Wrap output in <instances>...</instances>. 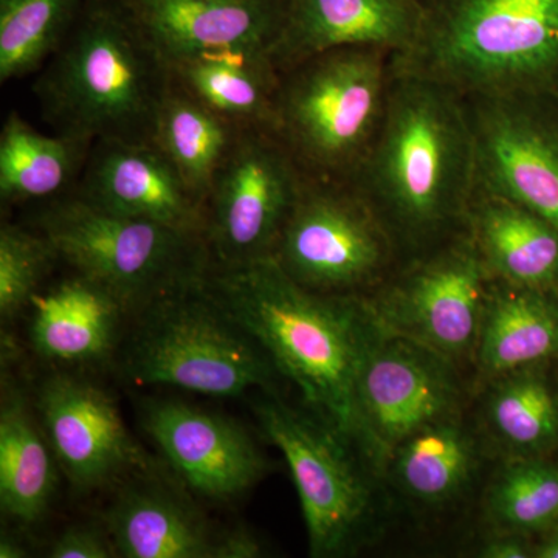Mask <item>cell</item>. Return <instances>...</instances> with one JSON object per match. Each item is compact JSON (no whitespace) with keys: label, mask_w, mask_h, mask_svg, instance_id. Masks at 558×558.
Wrapping results in <instances>:
<instances>
[{"label":"cell","mask_w":558,"mask_h":558,"mask_svg":"<svg viewBox=\"0 0 558 558\" xmlns=\"http://www.w3.org/2000/svg\"><path fill=\"white\" fill-rule=\"evenodd\" d=\"M469 411L439 418L395 447L380 480L410 508L440 512L472 494L488 457Z\"/></svg>","instance_id":"d6986e66"},{"label":"cell","mask_w":558,"mask_h":558,"mask_svg":"<svg viewBox=\"0 0 558 558\" xmlns=\"http://www.w3.org/2000/svg\"><path fill=\"white\" fill-rule=\"evenodd\" d=\"M472 405L492 458L558 457V363L495 377L475 389Z\"/></svg>","instance_id":"ffe728a7"},{"label":"cell","mask_w":558,"mask_h":558,"mask_svg":"<svg viewBox=\"0 0 558 558\" xmlns=\"http://www.w3.org/2000/svg\"><path fill=\"white\" fill-rule=\"evenodd\" d=\"M481 558H534V538L513 532H486L478 548Z\"/></svg>","instance_id":"d6a6232c"},{"label":"cell","mask_w":558,"mask_h":558,"mask_svg":"<svg viewBox=\"0 0 558 558\" xmlns=\"http://www.w3.org/2000/svg\"><path fill=\"white\" fill-rule=\"evenodd\" d=\"M484 487L487 532L537 537L558 523V457L498 459Z\"/></svg>","instance_id":"f1b7e54d"},{"label":"cell","mask_w":558,"mask_h":558,"mask_svg":"<svg viewBox=\"0 0 558 558\" xmlns=\"http://www.w3.org/2000/svg\"><path fill=\"white\" fill-rule=\"evenodd\" d=\"M395 54L373 47L325 51L281 73L277 132L306 178L351 182L379 134Z\"/></svg>","instance_id":"5b68a950"},{"label":"cell","mask_w":558,"mask_h":558,"mask_svg":"<svg viewBox=\"0 0 558 558\" xmlns=\"http://www.w3.org/2000/svg\"><path fill=\"white\" fill-rule=\"evenodd\" d=\"M263 556L258 539L247 531H236L218 537L215 558H253Z\"/></svg>","instance_id":"836d02e7"},{"label":"cell","mask_w":558,"mask_h":558,"mask_svg":"<svg viewBox=\"0 0 558 558\" xmlns=\"http://www.w3.org/2000/svg\"><path fill=\"white\" fill-rule=\"evenodd\" d=\"M548 363H558V293L494 281L473 363L472 395L510 371Z\"/></svg>","instance_id":"603a6c76"},{"label":"cell","mask_w":558,"mask_h":558,"mask_svg":"<svg viewBox=\"0 0 558 558\" xmlns=\"http://www.w3.org/2000/svg\"><path fill=\"white\" fill-rule=\"evenodd\" d=\"M468 226L494 281L558 293V231L545 219L476 186Z\"/></svg>","instance_id":"44dd1931"},{"label":"cell","mask_w":558,"mask_h":558,"mask_svg":"<svg viewBox=\"0 0 558 558\" xmlns=\"http://www.w3.org/2000/svg\"><path fill=\"white\" fill-rule=\"evenodd\" d=\"M54 470L49 449L20 391L5 395L0 411V506L24 524L49 508Z\"/></svg>","instance_id":"83f0119b"},{"label":"cell","mask_w":558,"mask_h":558,"mask_svg":"<svg viewBox=\"0 0 558 558\" xmlns=\"http://www.w3.org/2000/svg\"><path fill=\"white\" fill-rule=\"evenodd\" d=\"M86 0H0V81L24 78L60 49Z\"/></svg>","instance_id":"f546056e"},{"label":"cell","mask_w":558,"mask_h":558,"mask_svg":"<svg viewBox=\"0 0 558 558\" xmlns=\"http://www.w3.org/2000/svg\"><path fill=\"white\" fill-rule=\"evenodd\" d=\"M424 14V0H290L270 49L271 62L284 73L347 47H373L400 57L416 43Z\"/></svg>","instance_id":"e0dca14e"},{"label":"cell","mask_w":558,"mask_h":558,"mask_svg":"<svg viewBox=\"0 0 558 558\" xmlns=\"http://www.w3.org/2000/svg\"><path fill=\"white\" fill-rule=\"evenodd\" d=\"M468 100L476 186L508 197L558 231V95Z\"/></svg>","instance_id":"4fadbf2b"},{"label":"cell","mask_w":558,"mask_h":558,"mask_svg":"<svg viewBox=\"0 0 558 558\" xmlns=\"http://www.w3.org/2000/svg\"><path fill=\"white\" fill-rule=\"evenodd\" d=\"M534 558H558V523L534 537Z\"/></svg>","instance_id":"e575fe53"},{"label":"cell","mask_w":558,"mask_h":558,"mask_svg":"<svg viewBox=\"0 0 558 558\" xmlns=\"http://www.w3.org/2000/svg\"><path fill=\"white\" fill-rule=\"evenodd\" d=\"M416 43L395 72L464 98L558 95V0H424Z\"/></svg>","instance_id":"277c9868"},{"label":"cell","mask_w":558,"mask_h":558,"mask_svg":"<svg viewBox=\"0 0 558 558\" xmlns=\"http://www.w3.org/2000/svg\"><path fill=\"white\" fill-rule=\"evenodd\" d=\"M256 411L292 473L311 556L343 557L368 545L380 531L385 486L354 442L314 411L274 396Z\"/></svg>","instance_id":"52a82bcc"},{"label":"cell","mask_w":558,"mask_h":558,"mask_svg":"<svg viewBox=\"0 0 558 558\" xmlns=\"http://www.w3.org/2000/svg\"><path fill=\"white\" fill-rule=\"evenodd\" d=\"M168 86L163 62L119 0H86L35 94L57 134L94 146L100 140L150 142Z\"/></svg>","instance_id":"3957f363"},{"label":"cell","mask_w":558,"mask_h":558,"mask_svg":"<svg viewBox=\"0 0 558 558\" xmlns=\"http://www.w3.org/2000/svg\"><path fill=\"white\" fill-rule=\"evenodd\" d=\"M240 126L172 84L161 98L150 142L167 157L197 201H207Z\"/></svg>","instance_id":"484cf974"},{"label":"cell","mask_w":558,"mask_h":558,"mask_svg":"<svg viewBox=\"0 0 558 558\" xmlns=\"http://www.w3.org/2000/svg\"><path fill=\"white\" fill-rule=\"evenodd\" d=\"M119 2L165 69L209 51L258 50L270 54L290 5V0Z\"/></svg>","instance_id":"9a60e30c"},{"label":"cell","mask_w":558,"mask_h":558,"mask_svg":"<svg viewBox=\"0 0 558 558\" xmlns=\"http://www.w3.org/2000/svg\"><path fill=\"white\" fill-rule=\"evenodd\" d=\"M167 70L172 84L236 126L275 131L281 72L267 51H209Z\"/></svg>","instance_id":"cb8c5ba5"},{"label":"cell","mask_w":558,"mask_h":558,"mask_svg":"<svg viewBox=\"0 0 558 558\" xmlns=\"http://www.w3.org/2000/svg\"><path fill=\"white\" fill-rule=\"evenodd\" d=\"M92 145L68 135H46L11 112L0 134L3 204L53 199L68 189Z\"/></svg>","instance_id":"4316f807"},{"label":"cell","mask_w":558,"mask_h":558,"mask_svg":"<svg viewBox=\"0 0 558 558\" xmlns=\"http://www.w3.org/2000/svg\"><path fill=\"white\" fill-rule=\"evenodd\" d=\"M39 411L58 464L80 492L148 470V458L128 433L116 402L97 385L54 374L40 388Z\"/></svg>","instance_id":"5bb4252c"},{"label":"cell","mask_w":558,"mask_h":558,"mask_svg":"<svg viewBox=\"0 0 558 558\" xmlns=\"http://www.w3.org/2000/svg\"><path fill=\"white\" fill-rule=\"evenodd\" d=\"M106 526L117 554L126 558H215L207 521L174 492L132 484L113 501Z\"/></svg>","instance_id":"d4e9b609"},{"label":"cell","mask_w":558,"mask_h":558,"mask_svg":"<svg viewBox=\"0 0 558 558\" xmlns=\"http://www.w3.org/2000/svg\"><path fill=\"white\" fill-rule=\"evenodd\" d=\"M60 259L44 233H33L13 223L0 229V314L13 318L31 306L40 281Z\"/></svg>","instance_id":"4dcf8cb0"},{"label":"cell","mask_w":558,"mask_h":558,"mask_svg":"<svg viewBox=\"0 0 558 558\" xmlns=\"http://www.w3.org/2000/svg\"><path fill=\"white\" fill-rule=\"evenodd\" d=\"M472 398L468 373L374 319L355 381V446L380 478L385 459L400 440L464 413Z\"/></svg>","instance_id":"8fae6325"},{"label":"cell","mask_w":558,"mask_h":558,"mask_svg":"<svg viewBox=\"0 0 558 558\" xmlns=\"http://www.w3.org/2000/svg\"><path fill=\"white\" fill-rule=\"evenodd\" d=\"M53 558H110L117 556L109 532L94 524H73L54 539L50 549Z\"/></svg>","instance_id":"1f68e13d"},{"label":"cell","mask_w":558,"mask_h":558,"mask_svg":"<svg viewBox=\"0 0 558 558\" xmlns=\"http://www.w3.org/2000/svg\"><path fill=\"white\" fill-rule=\"evenodd\" d=\"M201 279L146 307L128 359L132 380L213 398L274 387L269 355L205 292Z\"/></svg>","instance_id":"ba28073f"},{"label":"cell","mask_w":558,"mask_h":558,"mask_svg":"<svg viewBox=\"0 0 558 558\" xmlns=\"http://www.w3.org/2000/svg\"><path fill=\"white\" fill-rule=\"evenodd\" d=\"M492 284L468 226L363 299L381 328L433 349L472 380Z\"/></svg>","instance_id":"30bf717a"},{"label":"cell","mask_w":558,"mask_h":558,"mask_svg":"<svg viewBox=\"0 0 558 558\" xmlns=\"http://www.w3.org/2000/svg\"><path fill=\"white\" fill-rule=\"evenodd\" d=\"M90 153L80 196L205 240L204 205L153 142L100 140Z\"/></svg>","instance_id":"ac0fdd59"},{"label":"cell","mask_w":558,"mask_h":558,"mask_svg":"<svg viewBox=\"0 0 558 558\" xmlns=\"http://www.w3.org/2000/svg\"><path fill=\"white\" fill-rule=\"evenodd\" d=\"M202 286L300 388L307 409L355 446V381L374 325L365 299L312 292L274 258L215 267Z\"/></svg>","instance_id":"7a4b0ae2"},{"label":"cell","mask_w":558,"mask_h":558,"mask_svg":"<svg viewBox=\"0 0 558 558\" xmlns=\"http://www.w3.org/2000/svg\"><path fill=\"white\" fill-rule=\"evenodd\" d=\"M306 175L277 132L240 128L205 201L216 269L270 258Z\"/></svg>","instance_id":"7c38bea8"},{"label":"cell","mask_w":558,"mask_h":558,"mask_svg":"<svg viewBox=\"0 0 558 558\" xmlns=\"http://www.w3.org/2000/svg\"><path fill=\"white\" fill-rule=\"evenodd\" d=\"M25 556L27 554L22 548L20 539L9 537V535L0 539V558H20Z\"/></svg>","instance_id":"d590c367"},{"label":"cell","mask_w":558,"mask_h":558,"mask_svg":"<svg viewBox=\"0 0 558 558\" xmlns=\"http://www.w3.org/2000/svg\"><path fill=\"white\" fill-rule=\"evenodd\" d=\"M145 427L180 480L204 497H238L266 473L258 447L231 418L156 400L146 407Z\"/></svg>","instance_id":"2e32d148"},{"label":"cell","mask_w":558,"mask_h":558,"mask_svg":"<svg viewBox=\"0 0 558 558\" xmlns=\"http://www.w3.org/2000/svg\"><path fill=\"white\" fill-rule=\"evenodd\" d=\"M270 258L312 292L366 296L403 264L384 220L351 183L306 178Z\"/></svg>","instance_id":"9c48e42d"},{"label":"cell","mask_w":558,"mask_h":558,"mask_svg":"<svg viewBox=\"0 0 558 558\" xmlns=\"http://www.w3.org/2000/svg\"><path fill=\"white\" fill-rule=\"evenodd\" d=\"M39 231L60 259L116 293L130 311L196 284L211 267L204 238L121 215L80 194L51 202Z\"/></svg>","instance_id":"8992f818"},{"label":"cell","mask_w":558,"mask_h":558,"mask_svg":"<svg viewBox=\"0 0 558 558\" xmlns=\"http://www.w3.org/2000/svg\"><path fill=\"white\" fill-rule=\"evenodd\" d=\"M352 186L384 220L403 264L468 229L476 138L468 100L395 72L379 134Z\"/></svg>","instance_id":"6da1fadb"},{"label":"cell","mask_w":558,"mask_h":558,"mask_svg":"<svg viewBox=\"0 0 558 558\" xmlns=\"http://www.w3.org/2000/svg\"><path fill=\"white\" fill-rule=\"evenodd\" d=\"M31 341L40 357L54 363H94L108 357L126 304L100 282L76 274L31 303Z\"/></svg>","instance_id":"7402d4cb"}]
</instances>
